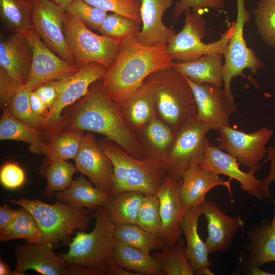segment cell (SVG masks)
I'll return each mask as SVG.
<instances>
[{
  "mask_svg": "<svg viewBox=\"0 0 275 275\" xmlns=\"http://www.w3.org/2000/svg\"><path fill=\"white\" fill-rule=\"evenodd\" d=\"M114 259L121 267L139 275H163L152 255L139 249L116 244Z\"/></svg>",
  "mask_w": 275,
  "mask_h": 275,
  "instance_id": "32",
  "label": "cell"
},
{
  "mask_svg": "<svg viewBox=\"0 0 275 275\" xmlns=\"http://www.w3.org/2000/svg\"><path fill=\"white\" fill-rule=\"evenodd\" d=\"M0 120V140H16L29 144V150L43 154L46 144L43 130L34 128L15 117L6 108H2Z\"/></svg>",
  "mask_w": 275,
  "mask_h": 275,
  "instance_id": "29",
  "label": "cell"
},
{
  "mask_svg": "<svg viewBox=\"0 0 275 275\" xmlns=\"http://www.w3.org/2000/svg\"><path fill=\"white\" fill-rule=\"evenodd\" d=\"M64 29L75 65L78 68L91 63H98L108 69L113 63L120 42L94 33L80 20L65 10Z\"/></svg>",
  "mask_w": 275,
  "mask_h": 275,
  "instance_id": "8",
  "label": "cell"
},
{
  "mask_svg": "<svg viewBox=\"0 0 275 275\" xmlns=\"http://www.w3.org/2000/svg\"><path fill=\"white\" fill-rule=\"evenodd\" d=\"M97 141L113 164L112 194L133 191L145 195H157L168 175L162 166L150 160L133 157L106 138Z\"/></svg>",
  "mask_w": 275,
  "mask_h": 275,
  "instance_id": "5",
  "label": "cell"
},
{
  "mask_svg": "<svg viewBox=\"0 0 275 275\" xmlns=\"http://www.w3.org/2000/svg\"><path fill=\"white\" fill-rule=\"evenodd\" d=\"M175 133L156 114L136 135L145 159L163 165L172 147Z\"/></svg>",
  "mask_w": 275,
  "mask_h": 275,
  "instance_id": "25",
  "label": "cell"
},
{
  "mask_svg": "<svg viewBox=\"0 0 275 275\" xmlns=\"http://www.w3.org/2000/svg\"><path fill=\"white\" fill-rule=\"evenodd\" d=\"M107 68L98 63L82 67L73 74L56 80L58 96L56 101L44 119L43 130L57 122L63 111L84 97L90 86L102 78Z\"/></svg>",
  "mask_w": 275,
  "mask_h": 275,
  "instance_id": "15",
  "label": "cell"
},
{
  "mask_svg": "<svg viewBox=\"0 0 275 275\" xmlns=\"http://www.w3.org/2000/svg\"><path fill=\"white\" fill-rule=\"evenodd\" d=\"M64 11L48 0H33V29L51 51L75 65L64 32Z\"/></svg>",
  "mask_w": 275,
  "mask_h": 275,
  "instance_id": "14",
  "label": "cell"
},
{
  "mask_svg": "<svg viewBox=\"0 0 275 275\" xmlns=\"http://www.w3.org/2000/svg\"><path fill=\"white\" fill-rule=\"evenodd\" d=\"M217 140V147L237 158L239 164L259 171V161L267 154L266 144L273 135V130L266 127L251 133L231 127H221Z\"/></svg>",
  "mask_w": 275,
  "mask_h": 275,
  "instance_id": "11",
  "label": "cell"
},
{
  "mask_svg": "<svg viewBox=\"0 0 275 275\" xmlns=\"http://www.w3.org/2000/svg\"><path fill=\"white\" fill-rule=\"evenodd\" d=\"M17 210H14L5 204L0 207V230L8 226L15 218Z\"/></svg>",
  "mask_w": 275,
  "mask_h": 275,
  "instance_id": "50",
  "label": "cell"
},
{
  "mask_svg": "<svg viewBox=\"0 0 275 275\" xmlns=\"http://www.w3.org/2000/svg\"><path fill=\"white\" fill-rule=\"evenodd\" d=\"M237 18L234 21V31L224 54L223 91L226 100L234 114L237 111V106L232 94V79L242 74L248 69L253 74L264 66L263 63L256 56L246 44L243 36L244 26L250 19V13L245 6V0H236Z\"/></svg>",
  "mask_w": 275,
  "mask_h": 275,
  "instance_id": "9",
  "label": "cell"
},
{
  "mask_svg": "<svg viewBox=\"0 0 275 275\" xmlns=\"http://www.w3.org/2000/svg\"><path fill=\"white\" fill-rule=\"evenodd\" d=\"M145 195L133 191H124L110 195L103 206L116 225H137L139 213Z\"/></svg>",
  "mask_w": 275,
  "mask_h": 275,
  "instance_id": "31",
  "label": "cell"
},
{
  "mask_svg": "<svg viewBox=\"0 0 275 275\" xmlns=\"http://www.w3.org/2000/svg\"><path fill=\"white\" fill-rule=\"evenodd\" d=\"M185 77L196 102V119L209 125L212 130L218 131L223 126L229 125L230 117L234 113L226 100L223 89L211 84H198Z\"/></svg>",
  "mask_w": 275,
  "mask_h": 275,
  "instance_id": "19",
  "label": "cell"
},
{
  "mask_svg": "<svg viewBox=\"0 0 275 275\" xmlns=\"http://www.w3.org/2000/svg\"><path fill=\"white\" fill-rule=\"evenodd\" d=\"M0 275H16L14 270L11 271L9 265L0 258Z\"/></svg>",
  "mask_w": 275,
  "mask_h": 275,
  "instance_id": "53",
  "label": "cell"
},
{
  "mask_svg": "<svg viewBox=\"0 0 275 275\" xmlns=\"http://www.w3.org/2000/svg\"><path fill=\"white\" fill-rule=\"evenodd\" d=\"M254 15L258 34L267 45L275 48V0H260Z\"/></svg>",
  "mask_w": 275,
  "mask_h": 275,
  "instance_id": "41",
  "label": "cell"
},
{
  "mask_svg": "<svg viewBox=\"0 0 275 275\" xmlns=\"http://www.w3.org/2000/svg\"><path fill=\"white\" fill-rule=\"evenodd\" d=\"M222 59L220 54H206L195 60L174 61L172 67L195 82L222 87L224 83Z\"/></svg>",
  "mask_w": 275,
  "mask_h": 275,
  "instance_id": "27",
  "label": "cell"
},
{
  "mask_svg": "<svg viewBox=\"0 0 275 275\" xmlns=\"http://www.w3.org/2000/svg\"><path fill=\"white\" fill-rule=\"evenodd\" d=\"M106 275H139L138 273L129 271L120 266L116 262L108 268Z\"/></svg>",
  "mask_w": 275,
  "mask_h": 275,
  "instance_id": "52",
  "label": "cell"
},
{
  "mask_svg": "<svg viewBox=\"0 0 275 275\" xmlns=\"http://www.w3.org/2000/svg\"><path fill=\"white\" fill-rule=\"evenodd\" d=\"M174 0H141V31L135 35L141 43L149 46H166L175 34L174 30L167 26L162 16Z\"/></svg>",
  "mask_w": 275,
  "mask_h": 275,
  "instance_id": "22",
  "label": "cell"
},
{
  "mask_svg": "<svg viewBox=\"0 0 275 275\" xmlns=\"http://www.w3.org/2000/svg\"><path fill=\"white\" fill-rule=\"evenodd\" d=\"M65 11L80 20L88 28L97 30L107 16V12L84 0H73Z\"/></svg>",
  "mask_w": 275,
  "mask_h": 275,
  "instance_id": "44",
  "label": "cell"
},
{
  "mask_svg": "<svg viewBox=\"0 0 275 275\" xmlns=\"http://www.w3.org/2000/svg\"><path fill=\"white\" fill-rule=\"evenodd\" d=\"M186 244L181 237L174 246L165 244L160 252L152 254L166 275H194L195 273L187 260Z\"/></svg>",
  "mask_w": 275,
  "mask_h": 275,
  "instance_id": "36",
  "label": "cell"
},
{
  "mask_svg": "<svg viewBox=\"0 0 275 275\" xmlns=\"http://www.w3.org/2000/svg\"><path fill=\"white\" fill-rule=\"evenodd\" d=\"M58 7L63 10H65L66 7L73 1V0H48Z\"/></svg>",
  "mask_w": 275,
  "mask_h": 275,
  "instance_id": "54",
  "label": "cell"
},
{
  "mask_svg": "<svg viewBox=\"0 0 275 275\" xmlns=\"http://www.w3.org/2000/svg\"><path fill=\"white\" fill-rule=\"evenodd\" d=\"M138 1H141V0H138Z\"/></svg>",
  "mask_w": 275,
  "mask_h": 275,
  "instance_id": "55",
  "label": "cell"
},
{
  "mask_svg": "<svg viewBox=\"0 0 275 275\" xmlns=\"http://www.w3.org/2000/svg\"><path fill=\"white\" fill-rule=\"evenodd\" d=\"M42 234L36 221L30 212L23 207L17 209L12 222L0 230V240L8 241L15 239H23L28 243L40 242Z\"/></svg>",
  "mask_w": 275,
  "mask_h": 275,
  "instance_id": "37",
  "label": "cell"
},
{
  "mask_svg": "<svg viewBox=\"0 0 275 275\" xmlns=\"http://www.w3.org/2000/svg\"><path fill=\"white\" fill-rule=\"evenodd\" d=\"M32 9L33 0H0L1 17L13 33L33 29Z\"/></svg>",
  "mask_w": 275,
  "mask_h": 275,
  "instance_id": "34",
  "label": "cell"
},
{
  "mask_svg": "<svg viewBox=\"0 0 275 275\" xmlns=\"http://www.w3.org/2000/svg\"><path fill=\"white\" fill-rule=\"evenodd\" d=\"M28 210L34 218L42 234L40 242L53 245L70 240L75 230L85 231L90 223V210L77 208L58 200L48 204L37 199H6Z\"/></svg>",
  "mask_w": 275,
  "mask_h": 275,
  "instance_id": "6",
  "label": "cell"
},
{
  "mask_svg": "<svg viewBox=\"0 0 275 275\" xmlns=\"http://www.w3.org/2000/svg\"><path fill=\"white\" fill-rule=\"evenodd\" d=\"M137 225L159 237L162 223L159 213V202L157 195L144 196L138 215Z\"/></svg>",
  "mask_w": 275,
  "mask_h": 275,
  "instance_id": "42",
  "label": "cell"
},
{
  "mask_svg": "<svg viewBox=\"0 0 275 275\" xmlns=\"http://www.w3.org/2000/svg\"><path fill=\"white\" fill-rule=\"evenodd\" d=\"M118 105L125 121L135 135L156 114L153 90L146 81L129 99Z\"/></svg>",
  "mask_w": 275,
  "mask_h": 275,
  "instance_id": "26",
  "label": "cell"
},
{
  "mask_svg": "<svg viewBox=\"0 0 275 275\" xmlns=\"http://www.w3.org/2000/svg\"><path fill=\"white\" fill-rule=\"evenodd\" d=\"M106 12H112L142 23L141 1L138 0H84Z\"/></svg>",
  "mask_w": 275,
  "mask_h": 275,
  "instance_id": "43",
  "label": "cell"
},
{
  "mask_svg": "<svg viewBox=\"0 0 275 275\" xmlns=\"http://www.w3.org/2000/svg\"><path fill=\"white\" fill-rule=\"evenodd\" d=\"M225 6L224 0H179L173 9V19H177L187 9L202 13L206 8L219 9L224 8Z\"/></svg>",
  "mask_w": 275,
  "mask_h": 275,
  "instance_id": "46",
  "label": "cell"
},
{
  "mask_svg": "<svg viewBox=\"0 0 275 275\" xmlns=\"http://www.w3.org/2000/svg\"><path fill=\"white\" fill-rule=\"evenodd\" d=\"M85 131L70 129L62 131L51 137L45 145V156L66 160L76 156Z\"/></svg>",
  "mask_w": 275,
  "mask_h": 275,
  "instance_id": "38",
  "label": "cell"
},
{
  "mask_svg": "<svg viewBox=\"0 0 275 275\" xmlns=\"http://www.w3.org/2000/svg\"><path fill=\"white\" fill-rule=\"evenodd\" d=\"M145 81L153 90L157 117L175 134L196 119L197 107L193 90L185 76L172 67L157 70Z\"/></svg>",
  "mask_w": 275,
  "mask_h": 275,
  "instance_id": "4",
  "label": "cell"
},
{
  "mask_svg": "<svg viewBox=\"0 0 275 275\" xmlns=\"http://www.w3.org/2000/svg\"><path fill=\"white\" fill-rule=\"evenodd\" d=\"M183 13L185 24L182 29L171 37L166 47V52L173 61H192L209 53L224 55L234 31V21L218 40L207 44L202 41L206 34L202 13L190 9Z\"/></svg>",
  "mask_w": 275,
  "mask_h": 275,
  "instance_id": "7",
  "label": "cell"
},
{
  "mask_svg": "<svg viewBox=\"0 0 275 275\" xmlns=\"http://www.w3.org/2000/svg\"><path fill=\"white\" fill-rule=\"evenodd\" d=\"M114 239L116 244L131 246L149 253L153 250H161L165 245L159 237L135 224L116 225Z\"/></svg>",
  "mask_w": 275,
  "mask_h": 275,
  "instance_id": "35",
  "label": "cell"
},
{
  "mask_svg": "<svg viewBox=\"0 0 275 275\" xmlns=\"http://www.w3.org/2000/svg\"><path fill=\"white\" fill-rule=\"evenodd\" d=\"M166 46L145 45L135 35L120 42L114 62L101 79L106 92L118 104L129 99L151 73L172 67L174 61Z\"/></svg>",
  "mask_w": 275,
  "mask_h": 275,
  "instance_id": "2",
  "label": "cell"
},
{
  "mask_svg": "<svg viewBox=\"0 0 275 275\" xmlns=\"http://www.w3.org/2000/svg\"><path fill=\"white\" fill-rule=\"evenodd\" d=\"M109 196L88 181L83 174L72 180L65 189L56 194L57 200L77 208L91 210L104 206Z\"/></svg>",
  "mask_w": 275,
  "mask_h": 275,
  "instance_id": "30",
  "label": "cell"
},
{
  "mask_svg": "<svg viewBox=\"0 0 275 275\" xmlns=\"http://www.w3.org/2000/svg\"><path fill=\"white\" fill-rule=\"evenodd\" d=\"M53 246L49 242H40L15 246L16 275L25 274L29 269L44 275H76L74 267L55 254Z\"/></svg>",
  "mask_w": 275,
  "mask_h": 275,
  "instance_id": "17",
  "label": "cell"
},
{
  "mask_svg": "<svg viewBox=\"0 0 275 275\" xmlns=\"http://www.w3.org/2000/svg\"><path fill=\"white\" fill-rule=\"evenodd\" d=\"M181 185L182 180L168 175L157 193L162 223L159 238L170 246H174L183 235L181 226L184 213L181 199Z\"/></svg>",
  "mask_w": 275,
  "mask_h": 275,
  "instance_id": "18",
  "label": "cell"
},
{
  "mask_svg": "<svg viewBox=\"0 0 275 275\" xmlns=\"http://www.w3.org/2000/svg\"><path fill=\"white\" fill-rule=\"evenodd\" d=\"M30 103L31 108L36 115L45 118L48 115L49 111L34 91L30 93Z\"/></svg>",
  "mask_w": 275,
  "mask_h": 275,
  "instance_id": "49",
  "label": "cell"
},
{
  "mask_svg": "<svg viewBox=\"0 0 275 275\" xmlns=\"http://www.w3.org/2000/svg\"><path fill=\"white\" fill-rule=\"evenodd\" d=\"M32 50L24 34L1 37L0 68L21 85H25L31 68Z\"/></svg>",
  "mask_w": 275,
  "mask_h": 275,
  "instance_id": "21",
  "label": "cell"
},
{
  "mask_svg": "<svg viewBox=\"0 0 275 275\" xmlns=\"http://www.w3.org/2000/svg\"><path fill=\"white\" fill-rule=\"evenodd\" d=\"M25 34L33 53L31 68L24 85L30 90L33 91L43 84L69 76L79 69L51 51L34 29Z\"/></svg>",
  "mask_w": 275,
  "mask_h": 275,
  "instance_id": "13",
  "label": "cell"
},
{
  "mask_svg": "<svg viewBox=\"0 0 275 275\" xmlns=\"http://www.w3.org/2000/svg\"><path fill=\"white\" fill-rule=\"evenodd\" d=\"M70 129L103 134L133 157L146 159L136 135L118 104L106 92L101 79L94 82L84 97L66 108L57 122L44 130V139L47 142L55 134Z\"/></svg>",
  "mask_w": 275,
  "mask_h": 275,
  "instance_id": "1",
  "label": "cell"
},
{
  "mask_svg": "<svg viewBox=\"0 0 275 275\" xmlns=\"http://www.w3.org/2000/svg\"><path fill=\"white\" fill-rule=\"evenodd\" d=\"M92 216L95 220L93 230L90 233L78 231L68 243V252L60 255L76 267L80 275H106L109 267L115 263L116 225L103 206L96 208Z\"/></svg>",
  "mask_w": 275,
  "mask_h": 275,
  "instance_id": "3",
  "label": "cell"
},
{
  "mask_svg": "<svg viewBox=\"0 0 275 275\" xmlns=\"http://www.w3.org/2000/svg\"><path fill=\"white\" fill-rule=\"evenodd\" d=\"M201 214V205L184 214L181 227L186 242L185 255L195 274L213 275L209 268L212 266L208 258L209 254L198 231V221Z\"/></svg>",
  "mask_w": 275,
  "mask_h": 275,
  "instance_id": "24",
  "label": "cell"
},
{
  "mask_svg": "<svg viewBox=\"0 0 275 275\" xmlns=\"http://www.w3.org/2000/svg\"><path fill=\"white\" fill-rule=\"evenodd\" d=\"M20 86L0 68V102L2 108L6 107L9 101Z\"/></svg>",
  "mask_w": 275,
  "mask_h": 275,
  "instance_id": "47",
  "label": "cell"
},
{
  "mask_svg": "<svg viewBox=\"0 0 275 275\" xmlns=\"http://www.w3.org/2000/svg\"><path fill=\"white\" fill-rule=\"evenodd\" d=\"M201 211L207 222L208 234L205 242L208 253L228 250L244 222L239 216L232 217L226 215L211 200H205L201 204Z\"/></svg>",
  "mask_w": 275,
  "mask_h": 275,
  "instance_id": "20",
  "label": "cell"
},
{
  "mask_svg": "<svg viewBox=\"0 0 275 275\" xmlns=\"http://www.w3.org/2000/svg\"><path fill=\"white\" fill-rule=\"evenodd\" d=\"M211 130L209 125L195 119L178 130L163 165L168 175L182 180L185 172L199 164L208 142L206 135Z\"/></svg>",
  "mask_w": 275,
  "mask_h": 275,
  "instance_id": "10",
  "label": "cell"
},
{
  "mask_svg": "<svg viewBox=\"0 0 275 275\" xmlns=\"http://www.w3.org/2000/svg\"><path fill=\"white\" fill-rule=\"evenodd\" d=\"M38 169L41 175L47 181L44 191V195L47 197H51L56 192L67 188L73 180L74 174L77 171L71 163L46 156Z\"/></svg>",
  "mask_w": 275,
  "mask_h": 275,
  "instance_id": "33",
  "label": "cell"
},
{
  "mask_svg": "<svg viewBox=\"0 0 275 275\" xmlns=\"http://www.w3.org/2000/svg\"><path fill=\"white\" fill-rule=\"evenodd\" d=\"M25 180L23 170L14 162L4 164L0 170L2 185L9 189H15L22 186Z\"/></svg>",
  "mask_w": 275,
  "mask_h": 275,
  "instance_id": "45",
  "label": "cell"
},
{
  "mask_svg": "<svg viewBox=\"0 0 275 275\" xmlns=\"http://www.w3.org/2000/svg\"><path fill=\"white\" fill-rule=\"evenodd\" d=\"M198 165L202 169L237 181L243 190L259 200L272 198L269 188L270 184L265 178L259 179L255 177L257 170L249 169L247 172L242 171L237 158L224 152L209 141L205 156Z\"/></svg>",
  "mask_w": 275,
  "mask_h": 275,
  "instance_id": "12",
  "label": "cell"
},
{
  "mask_svg": "<svg viewBox=\"0 0 275 275\" xmlns=\"http://www.w3.org/2000/svg\"><path fill=\"white\" fill-rule=\"evenodd\" d=\"M141 24L113 13L107 15L98 31L102 35L120 42L129 36L136 35L141 30Z\"/></svg>",
  "mask_w": 275,
  "mask_h": 275,
  "instance_id": "40",
  "label": "cell"
},
{
  "mask_svg": "<svg viewBox=\"0 0 275 275\" xmlns=\"http://www.w3.org/2000/svg\"><path fill=\"white\" fill-rule=\"evenodd\" d=\"M247 234L248 265L260 267L275 261V203L272 220L249 228Z\"/></svg>",
  "mask_w": 275,
  "mask_h": 275,
  "instance_id": "28",
  "label": "cell"
},
{
  "mask_svg": "<svg viewBox=\"0 0 275 275\" xmlns=\"http://www.w3.org/2000/svg\"><path fill=\"white\" fill-rule=\"evenodd\" d=\"M77 171L87 176L101 191L110 196L114 187V167L109 157L92 132L82 136L78 152L74 158Z\"/></svg>",
  "mask_w": 275,
  "mask_h": 275,
  "instance_id": "16",
  "label": "cell"
},
{
  "mask_svg": "<svg viewBox=\"0 0 275 275\" xmlns=\"http://www.w3.org/2000/svg\"><path fill=\"white\" fill-rule=\"evenodd\" d=\"M33 91L50 111L53 106L58 96L56 80L43 84Z\"/></svg>",
  "mask_w": 275,
  "mask_h": 275,
  "instance_id": "48",
  "label": "cell"
},
{
  "mask_svg": "<svg viewBox=\"0 0 275 275\" xmlns=\"http://www.w3.org/2000/svg\"><path fill=\"white\" fill-rule=\"evenodd\" d=\"M267 149V160L270 161V168L269 172L265 179L270 184L271 182L275 181V146H270Z\"/></svg>",
  "mask_w": 275,
  "mask_h": 275,
  "instance_id": "51",
  "label": "cell"
},
{
  "mask_svg": "<svg viewBox=\"0 0 275 275\" xmlns=\"http://www.w3.org/2000/svg\"><path fill=\"white\" fill-rule=\"evenodd\" d=\"M32 91L24 85H21L4 108L28 125L43 130L44 118L36 115L31 107L30 95Z\"/></svg>",
  "mask_w": 275,
  "mask_h": 275,
  "instance_id": "39",
  "label": "cell"
},
{
  "mask_svg": "<svg viewBox=\"0 0 275 275\" xmlns=\"http://www.w3.org/2000/svg\"><path fill=\"white\" fill-rule=\"evenodd\" d=\"M230 178L224 180L212 171L192 166L182 177L181 199L184 214L195 206L202 204L208 191L216 186H224L232 194Z\"/></svg>",
  "mask_w": 275,
  "mask_h": 275,
  "instance_id": "23",
  "label": "cell"
}]
</instances>
